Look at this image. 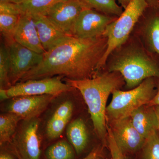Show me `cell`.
<instances>
[{
    "instance_id": "22",
    "label": "cell",
    "mask_w": 159,
    "mask_h": 159,
    "mask_svg": "<svg viewBox=\"0 0 159 159\" xmlns=\"http://www.w3.org/2000/svg\"><path fill=\"white\" fill-rule=\"evenodd\" d=\"M20 15L0 13V31L5 39V44L14 41L15 31Z\"/></svg>"
},
{
    "instance_id": "11",
    "label": "cell",
    "mask_w": 159,
    "mask_h": 159,
    "mask_svg": "<svg viewBox=\"0 0 159 159\" xmlns=\"http://www.w3.org/2000/svg\"><path fill=\"white\" fill-rule=\"evenodd\" d=\"M108 122L117 145L124 153H133L142 149L145 139L134 127L130 117Z\"/></svg>"
},
{
    "instance_id": "6",
    "label": "cell",
    "mask_w": 159,
    "mask_h": 159,
    "mask_svg": "<svg viewBox=\"0 0 159 159\" xmlns=\"http://www.w3.org/2000/svg\"><path fill=\"white\" fill-rule=\"evenodd\" d=\"M60 76L18 82L7 89H0L1 101L23 96L51 95L57 97L74 89L61 80Z\"/></svg>"
},
{
    "instance_id": "18",
    "label": "cell",
    "mask_w": 159,
    "mask_h": 159,
    "mask_svg": "<svg viewBox=\"0 0 159 159\" xmlns=\"http://www.w3.org/2000/svg\"><path fill=\"white\" fill-rule=\"evenodd\" d=\"M65 0H24L14 5L21 14L45 16L51 7Z\"/></svg>"
},
{
    "instance_id": "13",
    "label": "cell",
    "mask_w": 159,
    "mask_h": 159,
    "mask_svg": "<svg viewBox=\"0 0 159 159\" xmlns=\"http://www.w3.org/2000/svg\"><path fill=\"white\" fill-rule=\"evenodd\" d=\"M55 97L51 95L15 97L6 106V111L16 114L22 120L38 118Z\"/></svg>"
},
{
    "instance_id": "28",
    "label": "cell",
    "mask_w": 159,
    "mask_h": 159,
    "mask_svg": "<svg viewBox=\"0 0 159 159\" xmlns=\"http://www.w3.org/2000/svg\"><path fill=\"white\" fill-rule=\"evenodd\" d=\"M0 159H17L14 153L11 151L6 149L1 148L0 152Z\"/></svg>"
},
{
    "instance_id": "30",
    "label": "cell",
    "mask_w": 159,
    "mask_h": 159,
    "mask_svg": "<svg viewBox=\"0 0 159 159\" xmlns=\"http://www.w3.org/2000/svg\"><path fill=\"white\" fill-rule=\"evenodd\" d=\"M148 7L159 9V0H145Z\"/></svg>"
},
{
    "instance_id": "27",
    "label": "cell",
    "mask_w": 159,
    "mask_h": 159,
    "mask_svg": "<svg viewBox=\"0 0 159 159\" xmlns=\"http://www.w3.org/2000/svg\"><path fill=\"white\" fill-rule=\"evenodd\" d=\"M0 13L21 15L15 6L14 4L10 3H0Z\"/></svg>"
},
{
    "instance_id": "17",
    "label": "cell",
    "mask_w": 159,
    "mask_h": 159,
    "mask_svg": "<svg viewBox=\"0 0 159 159\" xmlns=\"http://www.w3.org/2000/svg\"><path fill=\"white\" fill-rule=\"evenodd\" d=\"M66 135L77 154L85 150L89 142V134L83 120L79 118L71 122L67 128Z\"/></svg>"
},
{
    "instance_id": "33",
    "label": "cell",
    "mask_w": 159,
    "mask_h": 159,
    "mask_svg": "<svg viewBox=\"0 0 159 159\" xmlns=\"http://www.w3.org/2000/svg\"><path fill=\"white\" fill-rule=\"evenodd\" d=\"M154 107L155 110L156 112L157 117L158 127L157 130L158 133L159 134V106H154Z\"/></svg>"
},
{
    "instance_id": "32",
    "label": "cell",
    "mask_w": 159,
    "mask_h": 159,
    "mask_svg": "<svg viewBox=\"0 0 159 159\" xmlns=\"http://www.w3.org/2000/svg\"><path fill=\"white\" fill-rule=\"evenodd\" d=\"M24 0H0V3H10L17 4Z\"/></svg>"
},
{
    "instance_id": "25",
    "label": "cell",
    "mask_w": 159,
    "mask_h": 159,
    "mask_svg": "<svg viewBox=\"0 0 159 159\" xmlns=\"http://www.w3.org/2000/svg\"><path fill=\"white\" fill-rule=\"evenodd\" d=\"M107 146L108 147L111 156V159H129L117 145L114 139L112 133L107 125Z\"/></svg>"
},
{
    "instance_id": "19",
    "label": "cell",
    "mask_w": 159,
    "mask_h": 159,
    "mask_svg": "<svg viewBox=\"0 0 159 159\" xmlns=\"http://www.w3.org/2000/svg\"><path fill=\"white\" fill-rule=\"evenodd\" d=\"M22 120L19 116L7 112L0 116V144L1 146L9 142L16 132L18 124Z\"/></svg>"
},
{
    "instance_id": "10",
    "label": "cell",
    "mask_w": 159,
    "mask_h": 159,
    "mask_svg": "<svg viewBox=\"0 0 159 159\" xmlns=\"http://www.w3.org/2000/svg\"><path fill=\"white\" fill-rule=\"evenodd\" d=\"M132 34L139 38L145 48L159 56V9L147 7Z\"/></svg>"
},
{
    "instance_id": "26",
    "label": "cell",
    "mask_w": 159,
    "mask_h": 159,
    "mask_svg": "<svg viewBox=\"0 0 159 159\" xmlns=\"http://www.w3.org/2000/svg\"><path fill=\"white\" fill-rule=\"evenodd\" d=\"M105 147L102 144L97 145L83 159H105L104 152Z\"/></svg>"
},
{
    "instance_id": "3",
    "label": "cell",
    "mask_w": 159,
    "mask_h": 159,
    "mask_svg": "<svg viewBox=\"0 0 159 159\" xmlns=\"http://www.w3.org/2000/svg\"><path fill=\"white\" fill-rule=\"evenodd\" d=\"M66 83L79 91L88 107L94 130L101 144L107 146V99L115 90L120 89L125 82L119 72L103 70L93 78L73 80L65 78Z\"/></svg>"
},
{
    "instance_id": "2",
    "label": "cell",
    "mask_w": 159,
    "mask_h": 159,
    "mask_svg": "<svg viewBox=\"0 0 159 159\" xmlns=\"http://www.w3.org/2000/svg\"><path fill=\"white\" fill-rule=\"evenodd\" d=\"M104 69L119 72L125 80V88L132 89L147 78L159 79V56L148 51L131 34L109 54Z\"/></svg>"
},
{
    "instance_id": "14",
    "label": "cell",
    "mask_w": 159,
    "mask_h": 159,
    "mask_svg": "<svg viewBox=\"0 0 159 159\" xmlns=\"http://www.w3.org/2000/svg\"><path fill=\"white\" fill-rule=\"evenodd\" d=\"M13 38L15 41L37 53L43 54L46 52L31 15H21Z\"/></svg>"
},
{
    "instance_id": "12",
    "label": "cell",
    "mask_w": 159,
    "mask_h": 159,
    "mask_svg": "<svg viewBox=\"0 0 159 159\" xmlns=\"http://www.w3.org/2000/svg\"><path fill=\"white\" fill-rule=\"evenodd\" d=\"M84 9L78 0H65L51 7L45 16L63 32L72 35L76 20Z\"/></svg>"
},
{
    "instance_id": "21",
    "label": "cell",
    "mask_w": 159,
    "mask_h": 159,
    "mask_svg": "<svg viewBox=\"0 0 159 159\" xmlns=\"http://www.w3.org/2000/svg\"><path fill=\"white\" fill-rule=\"evenodd\" d=\"M70 144L62 140L49 146L45 152L47 159H74L75 152Z\"/></svg>"
},
{
    "instance_id": "16",
    "label": "cell",
    "mask_w": 159,
    "mask_h": 159,
    "mask_svg": "<svg viewBox=\"0 0 159 159\" xmlns=\"http://www.w3.org/2000/svg\"><path fill=\"white\" fill-rule=\"evenodd\" d=\"M129 117L134 127L145 139L157 129V117L154 107L142 106L133 112Z\"/></svg>"
},
{
    "instance_id": "20",
    "label": "cell",
    "mask_w": 159,
    "mask_h": 159,
    "mask_svg": "<svg viewBox=\"0 0 159 159\" xmlns=\"http://www.w3.org/2000/svg\"><path fill=\"white\" fill-rule=\"evenodd\" d=\"M84 8L93 9L101 13L119 17L123 11V8L117 2V0H78Z\"/></svg>"
},
{
    "instance_id": "5",
    "label": "cell",
    "mask_w": 159,
    "mask_h": 159,
    "mask_svg": "<svg viewBox=\"0 0 159 159\" xmlns=\"http://www.w3.org/2000/svg\"><path fill=\"white\" fill-rule=\"evenodd\" d=\"M148 7L145 0H131L122 14L107 28L103 34L107 38V48L99 65L100 71L104 69L109 54L128 39Z\"/></svg>"
},
{
    "instance_id": "24",
    "label": "cell",
    "mask_w": 159,
    "mask_h": 159,
    "mask_svg": "<svg viewBox=\"0 0 159 159\" xmlns=\"http://www.w3.org/2000/svg\"><path fill=\"white\" fill-rule=\"evenodd\" d=\"M142 149V159H159V134L153 131L146 139Z\"/></svg>"
},
{
    "instance_id": "23",
    "label": "cell",
    "mask_w": 159,
    "mask_h": 159,
    "mask_svg": "<svg viewBox=\"0 0 159 159\" xmlns=\"http://www.w3.org/2000/svg\"><path fill=\"white\" fill-rule=\"evenodd\" d=\"M10 61L6 44L0 47V89H7L11 86L9 80Z\"/></svg>"
},
{
    "instance_id": "29",
    "label": "cell",
    "mask_w": 159,
    "mask_h": 159,
    "mask_svg": "<svg viewBox=\"0 0 159 159\" xmlns=\"http://www.w3.org/2000/svg\"><path fill=\"white\" fill-rule=\"evenodd\" d=\"M157 93L153 99L148 102L147 105L154 107L159 106V79L156 78Z\"/></svg>"
},
{
    "instance_id": "31",
    "label": "cell",
    "mask_w": 159,
    "mask_h": 159,
    "mask_svg": "<svg viewBox=\"0 0 159 159\" xmlns=\"http://www.w3.org/2000/svg\"><path fill=\"white\" fill-rule=\"evenodd\" d=\"M118 4L123 8V10L126 9L131 0H117Z\"/></svg>"
},
{
    "instance_id": "8",
    "label": "cell",
    "mask_w": 159,
    "mask_h": 159,
    "mask_svg": "<svg viewBox=\"0 0 159 159\" xmlns=\"http://www.w3.org/2000/svg\"><path fill=\"white\" fill-rule=\"evenodd\" d=\"M5 44L10 61L9 82L12 86L20 81L27 72L41 62L43 54L25 48L14 40Z\"/></svg>"
},
{
    "instance_id": "15",
    "label": "cell",
    "mask_w": 159,
    "mask_h": 159,
    "mask_svg": "<svg viewBox=\"0 0 159 159\" xmlns=\"http://www.w3.org/2000/svg\"><path fill=\"white\" fill-rule=\"evenodd\" d=\"M31 15L36 26L42 45L46 52L70 36L58 29L46 16L41 14Z\"/></svg>"
},
{
    "instance_id": "4",
    "label": "cell",
    "mask_w": 159,
    "mask_h": 159,
    "mask_svg": "<svg viewBox=\"0 0 159 159\" xmlns=\"http://www.w3.org/2000/svg\"><path fill=\"white\" fill-rule=\"evenodd\" d=\"M157 93L156 78L145 80L135 88L127 91L116 89L106 108L107 122L124 119L142 106L147 105Z\"/></svg>"
},
{
    "instance_id": "9",
    "label": "cell",
    "mask_w": 159,
    "mask_h": 159,
    "mask_svg": "<svg viewBox=\"0 0 159 159\" xmlns=\"http://www.w3.org/2000/svg\"><path fill=\"white\" fill-rule=\"evenodd\" d=\"M93 9L84 8L74 25L72 36L82 39H90L103 35L107 28L118 18Z\"/></svg>"
},
{
    "instance_id": "7",
    "label": "cell",
    "mask_w": 159,
    "mask_h": 159,
    "mask_svg": "<svg viewBox=\"0 0 159 159\" xmlns=\"http://www.w3.org/2000/svg\"><path fill=\"white\" fill-rule=\"evenodd\" d=\"M38 118L22 120L10 142V149L17 159H40L41 140Z\"/></svg>"
},
{
    "instance_id": "1",
    "label": "cell",
    "mask_w": 159,
    "mask_h": 159,
    "mask_svg": "<svg viewBox=\"0 0 159 159\" xmlns=\"http://www.w3.org/2000/svg\"><path fill=\"white\" fill-rule=\"evenodd\" d=\"M107 48V38L104 34L90 39L70 35L44 53L41 62L20 81L57 76L73 80L93 78L101 71L99 65Z\"/></svg>"
}]
</instances>
